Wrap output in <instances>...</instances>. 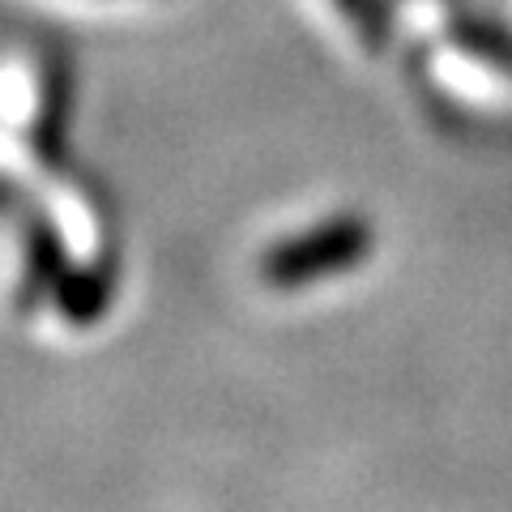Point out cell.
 Segmentation results:
<instances>
[{"mask_svg":"<svg viewBox=\"0 0 512 512\" xmlns=\"http://www.w3.org/2000/svg\"><path fill=\"white\" fill-rule=\"evenodd\" d=\"M372 244H376V235L363 214L325 218L316 227L269 248L261 256V282L278 286V291H299V286H312V282H325L333 274L355 269L359 261H367Z\"/></svg>","mask_w":512,"mask_h":512,"instance_id":"obj_1","label":"cell"},{"mask_svg":"<svg viewBox=\"0 0 512 512\" xmlns=\"http://www.w3.org/2000/svg\"><path fill=\"white\" fill-rule=\"evenodd\" d=\"M107 286H111L107 274H64L56 282V295H60L64 316H73V320L99 316L103 303H107Z\"/></svg>","mask_w":512,"mask_h":512,"instance_id":"obj_3","label":"cell"},{"mask_svg":"<svg viewBox=\"0 0 512 512\" xmlns=\"http://www.w3.org/2000/svg\"><path fill=\"white\" fill-rule=\"evenodd\" d=\"M453 43L466 47L470 56L495 64V69H512V30H504L500 22H457L453 26Z\"/></svg>","mask_w":512,"mask_h":512,"instance_id":"obj_2","label":"cell"}]
</instances>
